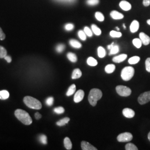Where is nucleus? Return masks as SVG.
<instances>
[{"mask_svg":"<svg viewBox=\"0 0 150 150\" xmlns=\"http://www.w3.org/2000/svg\"><path fill=\"white\" fill-rule=\"evenodd\" d=\"M148 139L150 141V132L149 133V134H148Z\"/></svg>","mask_w":150,"mask_h":150,"instance_id":"obj_49","label":"nucleus"},{"mask_svg":"<svg viewBox=\"0 0 150 150\" xmlns=\"http://www.w3.org/2000/svg\"><path fill=\"white\" fill-rule=\"evenodd\" d=\"M76 85H75V84H72L69 88L67 92L66 93V95L67 96H70L74 95L75 93V91H76Z\"/></svg>","mask_w":150,"mask_h":150,"instance_id":"obj_21","label":"nucleus"},{"mask_svg":"<svg viewBox=\"0 0 150 150\" xmlns=\"http://www.w3.org/2000/svg\"><path fill=\"white\" fill-rule=\"evenodd\" d=\"M120 7L124 10L127 11L131 9V5L129 3V2L123 0L120 2Z\"/></svg>","mask_w":150,"mask_h":150,"instance_id":"obj_12","label":"nucleus"},{"mask_svg":"<svg viewBox=\"0 0 150 150\" xmlns=\"http://www.w3.org/2000/svg\"><path fill=\"white\" fill-rule=\"evenodd\" d=\"M15 115L16 118L25 125H30L32 123V118L28 113L23 110H16L15 111Z\"/></svg>","mask_w":150,"mask_h":150,"instance_id":"obj_1","label":"nucleus"},{"mask_svg":"<svg viewBox=\"0 0 150 150\" xmlns=\"http://www.w3.org/2000/svg\"><path fill=\"white\" fill-rule=\"evenodd\" d=\"M35 117L36 120H40L42 117V115L39 112H36L35 115Z\"/></svg>","mask_w":150,"mask_h":150,"instance_id":"obj_45","label":"nucleus"},{"mask_svg":"<svg viewBox=\"0 0 150 150\" xmlns=\"http://www.w3.org/2000/svg\"><path fill=\"white\" fill-rule=\"evenodd\" d=\"M5 38V34L4 33V32H3L2 30L0 27V40H4Z\"/></svg>","mask_w":150,"mask_h":150,"instance_id":"obj_43","label":"nucleus"},{"mask_svg":"<svg viewBox=\"0 0 150 150\" xmlns=\"http://www.w3.org/2000/svg\"><path fill=\"white\" fill-rule=\"evenodd\" d=\"M59 1L65 2H75L76 0H59Z\"/></svg>","mask_w":150,"mask_h":150,"instance_id":"obj_47","label":"nucleus"},{"mask_svg":"<svg viewBox=\"0 0 150 150\" xmlns=\"http://www.w3.org/2000/svg\"><path fill=\"white\" fill-rule=\"evenodd\" d=\"M145 66H146V71L149 72H150V57L147 58V59H146Z\"/></svg>","mask_w":150,"mask_h":150,"instance_id":"obj_41","label":"nucleus"},{"mask_svg":"<svg viewBox=\"0 0 150 150\" xmlns=\"http://www.w3.org/2000/svg\"><path fill=\"white\" fill-rule=\"evenodd\" d=\"M115 68H116V66L115 64H107V66L105 67V72L107 74H112L115 70Z\"/></svg>","mask_w":150,"mask_h":150,"instance_id":"obj_19","label":"nucleus"},{"mask_svg":"<svg viewBox=\"0 0 150 150\" xmlns=\"http://www.w3.org/2000/svg\"><path fill=\"white\" fill-rule=\"evenodd\" d=\"M82 76V72L79 69H76L73 71L72 74V79H77L80 78Z\"/></svg>","mask_w":150,"mask_h":150,"instance_id":"obj_16","label":"nucleus"},{"mask_svg":"<svg viewBox=\"0 0 150 150\" xmlns=\"http://www.w3.org/2000/svg\"><path fill=\"white\" fill-rule=\"evenodd\" d=\"M64 28L67 31H71L74 29V25L72 23H68V24L65 25Z\"/></svg>","mask_w":150,"mask_h":150,"instance_id":"obj_42","label":"nucleus"},{"mask_svg":"<svg viewBox=\"0 0 150 150\" xmlns=\"http://www.w3.org/2000/svg\"><path fill=\"white\" fill-rule=\"evenodd\" d=\"M125 149L126 150H137L138 148L132 143H128L125 146Z\"/></svg>","mask_w":150,"mask_h":150,"instance_id":"obj_29","label":"nucleus"},{"mask_svg":"<svg viewBox=\"0 0 150 150\" xmlns=\"http://www.w3.org/2000/svg\"><path fill=\"white\" fill-rule=\"evenodd\" d=\"M116 90L121 96H129L131 94V90L128 87L125 86L118 85L116 87Z\"/></svg>","mask_w":150,"mask_h":150,"instance_id":"obj_5","label":"nucleus"},{"mask_svg":"<svg viewBox=\"0 0 150 150\" xmlns=\"http://www.w3.org/2000/svg\"><path fill=\"white\" fill-rule=\"evenodd\" d=\"M23 102L27 106V107L35 109V110H40L42 108V104L38 99L33 98L31 96L25 97L23 98Z\"/></svg>","mask_w":150,"mask_h":150,"instance_id":"obj_3","label":"nucleus"},{"mask_svg":"<svg viewBox=\"0 0 150 150\" xmlns=\"http://www.w3.org/2000/svg\"><path fill=\"white\" fill-rule=\"evenodd\" d=\"M95 17L98 21H103L105 20V17L102 13L100 12H96L95 13Z\"/></svg>","mask_w":150,"mask_h":150,"instance_id":"obj_31","label":"nucleus"},{"mask_svg":"<svg viewBox=\"0 0 150 150\" xmlns=\"http://www.w3.org/2000/svg\"><path fill=\"white\" fill-rule=\"evenodd\" d=\"M69 42H70V45L74 48H80L82 47V44L78 41L74 39L70 40Z\"/></svg>","mask_w":150,"mask_h":150,"instance_id":"obj_17","label":"nucleus"},{"mask_svg":"<svg viewBox=\"0 0 150 150\" xmlns=\"http://www.w3.org/2000/svg\"><path fill=\"white\" fill-rule=\"evenodd\" d=\"M133 139V136L129 132H124L118 134L117 139L120 142H127L131 141Z\"/></svg>","mask_w":150,"mask_h":150,"instance_id":"obj_6","label":"nucleus"},{"mask_svg":"<svg viewBox=\"0 0 150 150\" xmlns=\"http://www.w3.org/2000/svg\"><path fill=\"white\" fill-rule=\"evenodd\" d=\"M123 28H124V29H126V26H125V24H123Z\"/></svg>","mask_w":150,"mask_h":150,"instance_id":"obj_51","label":"nucleus"},{"mask_svg":"<svg viewBox=\"0 0 150 150\" xmlns=\"http://www.w3.org/2000/svg\"><path fill=\"white\" fill-rule=\"evenodd\" d=\"M140 60V57L139 56H134L131 57L129 59V64H137Z\"/></svg>","mask_w":150,"mask_h":150,"instance_id":"obj_27","label":"nucleus"},{"mask_svg":"<svg viewBox=\"0 0 150 150\" xmlns=\"http://www.w3.org/2000/svg\"><path fill=\"white\" fill-rule=\"evenodd\" d=\"M7 52L5 47L0 46V59H4L6 56H7Z\"/></svg>","mask_w":150,"mask_h":150,"instance_id":"obj_30","label":"nucleus"},{"mask_svg":"<svg viewBox=\"0 0 150 150\" xmlns=\"http://www.w3.org/2000/svg\"><path fill=\"white\" fill-rule=\"evenodd\" d=\"M110 16L114 20H121L124 17L123 14L117 11H112L110 13Z\"/></svg>","mask_w":150,"mask_h":150,"instance_id":"obj_15","label":"nucleus"},{"mask_svg":"<svg viewBox=\"0 0 150 150\" xmlns=\"http://www.w3.org/2000/svg\"><path fill=\"white\" fill-rule=\"evenodd\" d=\"M78 35L79 37L80 38L81 40H82V41H85L86 40V33L83 31L80 30L78 32Z\"/></svg>","mask_w":150,"mask_h":150,"instance_id":"obj_36","label":"nucleus"},{"mask_svg":"<svg viewBox=\"0 0 150 150\" xmlns=\"http://www.w3.org/2000/svg\"><path fill=\"white\" fill-rule=\"evenodd\" d=\"M10 96L9 92L6 90H2L0 91V99L6 100Z\"/></svg>","mask_w":150,"mask_h":150,"instance_id":"obj_24","label":"nucleus"},{"mask_svg":"<svg viewBox=\"0 0 150 150\" xmlns=\"http://www.w3.org/2000/svg\"><path fill=\"white\" fill-rule=\"evenodd\" d=\"M84 95H85V92L82 90H78L75 93L74 98V102L75 103H79V102H81L83 100V98L84 97Z\"/></svg>","mask_w":150,"mask_h":150,"instance_id":"obj_8","label":"nucleus"},{"mask_svg":"<svg viewBox=\"0 0 150 150\" xmlns=\"http://www.w3.org/2000/svg\"><path fill=\"white\" fill-rule=\"evenodd\" d=\"M81 148L83 150H97L96 148L88 142L83 141L81 142Z\"/></svg>","mask_w":150,"mask_h":150,"instance_id":"obj_11","label":"nucleus"},{"mask_svg":"<svg viewBox=\"0 0 150 150\" xmlns=\"http://www.w3.org/2000/svg\"><path fill=\"white\" fill-rule=\"evenodd\" d=\"M134 74V69L131 66H127L124 67L121 74V78L123 80L128 81L130 80Z\"/></svg>","mask_w":150,"mask_h":150,"instance_id":"obj_4","label":"nucleus"},{"mask_svg":"<svg viewBox=\"0 0 150 150\" xmlns=\"http://www.w3.org/2000/svg\"><path fill=\"white\" fill-rule=\"evenodd\" d=\"M143 5L145 7H147L150 5V0H144Z\"/></svg>","mask_w":150,"mask_h":150,"instance_id":"obj_44","label":"nucleus"},{"mask_svg":"<svg viewBox=\"0 0 150 150\" xmlns=\"http://www.w3.org/2000/svg\"><path fill=\"white\" fill-rule=\"evenodd\" d=\"M113 46H114V43L112 42V43H111V45H108V46H107V48H108V50H110L111 48H112Z\"/></svg>","mask_w":150,"mask_h":150,"instance_id":"obj_48","label":"nucleus"},{"mask_svg":"<svg viewBox=\"0 0 150 150\" xmlns=\"http://www.w3.org/2000/svg\"><path fill=\"white\" fill-rule=\"evenodd\" d=\"M83 31L86 33V35L88 36V37H92V35H93L92 32H92V31H91V29L89 27H87V26L85 27Z\"/></svg>","mask_w":150,"mask_h":150,"instance_id":"obj_38","label":"nucleus"},{"mask_svg":"<svg viewBox=\"0 0 150 150\" xmlns=\"http://www.w3.org/2000/svg\"><path fill=\"white\" fill-rule=\"evenodd\" d=\"M116 29H117V31H119V30H120V29H119V28H118V27H116Z\"/></svg>","mask_w":150,"mask_h":150,"instance_id":"obj_52","label":"nucleus"},{"mask_svg":"<svg viewBox=\"0 0 150 150\" xmlns=\"http://www.w3.org/2000/svg\"><path fill=\"white\" fill-rule=\"evenodd\" d=\"M64 147L67 149V150H71L72 147V142L71 141L69 137H65L64 139Z\"/></svg>","mask_w":150,"mask_h":150,"instance_id":"obj_18","label":"nucleus"},{"mask_svg":"<svg viewBox=\"0 0 150 150\" xmlns=\"http://www.w3.org/2000/svg\"><path fill=\"white\" fill-rule=\"evenodd\" d=\"M127 55L126 54H121L113 58L112 61L115 63H121L127 59Z\"/></svg>","mask_w":150,"mask_h":150,"instance_id":"obj_13","label":"nucleus"},{"mask_svg":"<svg viewBox=\"0 0 150 150\" xmlns=\"http://www.w3.org/2000/svg\"><path fill=\"white\" fill-rule=\"evenodd\" d=\"M97 52H98V56L100 58H103L106 56V51L105 48L101 46H100L98 48Z\"/></svg>","mask_w":150,"mask_h":150,"instance_id":"obj_26","label":"nucleus"},{"mask_svg":"<svg viewBox=\"0 0 150 150\" xmlns=\"http://www.w3.org/2000/svg\"><path fill=\"white\" fill-rule=\"evenodd\" d=\"M39 141L43 145H46L47 143L46 136H45V134H41L39 136Z\"/></svg>","mask_w":150,"mask_h":150,"instance_id":"obj_34","label":"nucleus"},{"mask_svg":"<svg viewBox=\"0 0 150 150\" xmlns=\"http://www.w3.org/2000/svg\"><path fill=\"white\" fill-rule=\"evenodd\" d=\"M4 59H5L8 63H10L11 61H12V59H11V57L9 56H7V55L6 56L5 58H4Z\"/></svg>","mask_w":150,"mask_h":150,"instance_id":"obj_46","label":"nucleus"},{"mask_svg":"<svg viewBox=\"0 0 150 150\" xmlns=\"http://www.w3.org/2000/svg\"><path fill=\"white\" fill-rule=\"evenodd\" d=\"M67 57L68 58V59L70 60L71 62L75 63L77 61V56L74 53L72 52H69L67 54Z\"/></svg>","mask_w":150,"mask_h":150,"instance_id":"obj_20","label":"nucleus"},{"mask_svg":"<svg viewBox=\"0 0 150 150\" xmlns=\"http://www.w3.org/2000/svg\"><path fill=\"white\" fill-rule=\"evenodd\" d=\"M70 120V118H69V117H64V118L60 120L59 121H57L56 122V125L57 126H64L65 125H66L67 123H69Z\"/></svg>","mask_w":150,"mask_h":150,"instance_id":"obj_22","label":"nucleus"},{"mask_svg":"<svg viewBox=\"0 0 150 150\" xmlns=\"http://www.w3.org/2000/svg\"><path fill=\"white\" fill-rule=\"evenodd\" d=\"M147 23L149 25H150V20H148L147 21Z\"/></svg>","mask_w":150,"mask_h":150,"instance_id":"obj_50","label":"nucleus"},{"mask_svg":"<svg viewBox=\"0 0 150 150\" xmlns=\"http://www.w3.org/2000/svg\"><path fill=\"white\" fill-rule=\"evenodd\" d=\"M132 42H133V44L134 46L137 48H140L142 45V42L141 40H140V38L139 39V38H134Z\"/></svg>","mask_w":150,"mask_h":150,"instance_id":"obj_28","label":"nucleus"},{"mask_svg":"<svg viewBox=\"0 0 150 150\" xmlns=\"http://www.w3.org/2000/svg\"><path fill=\"white\" fill-rule=\"evenodd\" d=\"M102 96V91L98 88H92L90 91L88 100L92 106L96 105L97 102L100 100Z\"/></svg>","mask_w":150,"mask_h":150,"instance_id":"obj_2","label":"nucleus"},{"mask_svg":"<svg viewBox=\"0 0 150 150\" xmlns=\"http://www.w3.org/2000/svg\"><path fill=\"white\" fill-rule=\"evenodd\" d=\"M87 64H88L89 66H96L97 64H98L96 59H95L92 57H88L87 59Z\"/></svg>","mask_w":150,"mask_h":150,"instance_id":"obj_25","label":"nucleus"},{"mask_svg":"<svg viewBox=\"0 0 150 150\" xmlns=\"http://www.w3.org/2000/svg\"><path fill=\"white\" fill-rule=\"evenodd\" d=\"M139 22L137 20H134L132 22L131 25H130V31L132 33H135L137 32L139 29Z\"/></svg>","mask_w":150,"mask_h":150,"instance_id":"obj_14","label":"nucleus"},{"mask_svg":"<svg viewBox=\"0 0 150 150\" xmlns=\"http://www.w3.org/2000/svg\"><path fill=\"white\" fill-rule=\"evenodd\" d=\"M54 98L52 97H50L47 98V100H46V103L47 106H51L53 105L54 103Z\"/></svg>","mask_w":150,"mask_h":150,"instance_id":"obj_40","label":"nucleus"},{"mask_svg":"<svg viewBox=\"0 0 150 150\" xmlns=\"http://www.w3.org/2000/svg\"><path fill=\"white\" fill-rule=\"evenodd\" d=\"M138 101L140 105H145L150 101V91L145 92L141 94L138 98Z\"/></svg>","mask_w":150,"mask_h":150,"instance_id":"obj_7","label":"nucleus"},{"mask_svg":"<svg viewBox=\"0 0 150 150\" xmlns=\"http://www.w3.org/2000/svg\"><path fill=\"white\" fill-rule=\"evenodd\" d=\"M99 2V0H87L86 3L88 5L95 6L97 5Z\"/></svg>","mask_w":150,"mask_h":150,"instance_id":"obj_39","label":"nucleus"},{"mask_svg":"<svg viewBox=\"0 0 150 150\" xmlns=\"http://www.w3.org/2000/svg\"><path fill=\"white\" fill-rule=\"evenodd\" d=\"M54 111L57 114H62L64 112V107H57L54 108Z\"/></svg>","mask_w":150,"mask_h":150,"instance_id":"obj_37","label":"nucleus"},{"mask_svg":"<svg viewBox=\"0 0 150 150\" xmlns=\"http://www.w3.org/2000/svg\"><path fill=\"white\" fill-rule=\"evenodd\" d=\"M119 52V47L117 45H114L113 46L112 48L110 50V52L109 54L111 55V54H116Z\"/></svg>","mask_w":150,"mask_h":150,"instance_id":"obj_33","label":"nucleus"},{"mask_svg":"<svg viewBox=\"0 0 150 150\" xmlns=\"http://www.w3.org/2000/svg\"><path fill=\"white\" fill-rule=\"evenodd\" d=\"M91 28H92V32L94 33L95 35H96V36H100L101 34V30H100V28L97 26L96 25H92L91 26Z\"/></svg>","mask_w":150,"mask_h":150,"instance_id":"obj_23","label":"nucleus"},{"mask_svg":"<svg viewBox=\"0 0 150 150\" xmlns=\"http://www.w3.org/2000/svg\"><path fill=\"white\" fill-rule=\"evenodd\" d=\"M64 48H65L64 45V44H59L56 46V50L57 52L61 53L64 51Z\"/></svg>","mask_w":150,"mask_h":150,"instance_id":"obj_35","label":"nucleus"},{"mask_svg":"<svg viewBox=\"0 0 150 150\" xmlns=\"http://www.w3.org/2000/svg\"><path fill=\"white\" fill-rule=\"evenodd\" d=\"M110 35L112 38H121L122 36V33L121 32L116 31H111L110 33Z\"/></svg>","mask_w":150,"mask_h":150,"instance_id":"obj_32","label":"nucleus"},{"mask_svg":"<svg viewBox=\"0 0 150 150\" xmlns=\"http://www.w3.org/2000/svg\"><path fill=\"white\" fill-rule=\"evenodd\" d=\"M139 38L144 45H148L150 43V38L144 32H141L139 35Z\"/></svg>","mask_w":150,"mask_h":150,"instance_id":"obj_10","label":"nucleus"},{"mask_svg":"<svg viewBox=\"0 0 150 150\" xmlns=\"http://www.w3.org/2000/svg\"><path fill=\"white\" fill-rule=\"evenodd\" d=\"M122 113L123 116L127 118H132L135 115V112L134 111L129 108H125L122 111Z\"/></svg>","mask_w":150,"mask_h":150,"instance_id":"obj_9","label":"nucleus"}]
</instances>
